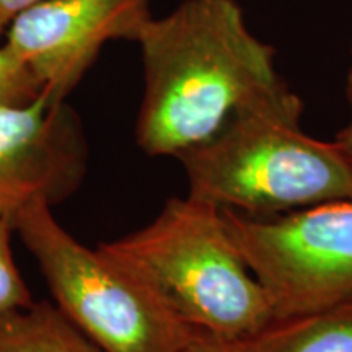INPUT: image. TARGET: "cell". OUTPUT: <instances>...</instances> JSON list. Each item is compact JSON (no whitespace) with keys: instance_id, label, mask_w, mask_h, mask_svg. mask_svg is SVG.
<instances>
[{"instance_id":"52a82bcc","label":"cell","mask_w":352,"mask_h":352,"mask_svg":"<svg viewBox=\"0 0 352 352\" xmlns=\"http://www.w3.org/2000/svg\"><path fill=\"white\" fill-rule=\"evenodd\" d=\"M77 118L47 91L32 103L0 107V215L26 202L63 199L82 170Z\"/></svg>"},{"instance_id":"5b68a950","label":"cell","mask_w":352,"mask_h":352,"mask_svg":"<svg viewBox=\"0 0 352 352\" xmlns=\"http://www.w3.org/2000/svg\"><path fill=\"white\" fill-rule=\"evenodd\" d=\"M222 214L276 320L352 298V197L287 214Z\"/></svg>"},{"instance_id":"277c9868","label":"cell","mask_w":352,"mask_h":352,"mask_svg":"<svg viewBox=\"0 0 352 352\" xmlns=\"http://www.w3.org/2000/svg\"><path fill=\"white\" fill-rule=\"evenodd\" d=\"M13 230L39 264L67 318L103 352H182L195 328L126 264L74 239L44 199L26 202Z\"/></svg>"},{"instance_id":"30bf717a","label":"cell","mask_w":352,"mask_h":352,"mask_svg":"<svg viewBox=\"0 0 352 352\" xmlns=\"http://www.w3.org/2000/svg\"><path fill=\"white\" fill-rule=\"evenodd\" d=\"M44 90L36 74L6 44L0 46V107L32 103Z\"/></svg>"},{"instance_id":"7c38bea8","label":"cell","mask_w":352,"mask_h":352,"mask_svg":"<svg viewBox=\"0 0 352 352\" xmlns=\"http://www.w3.org/2000/svg\"><path fill=\"white\" fill-rule=\"evenodd\" d=\"M182 352H236L233 342L223 338L215 336L209 331L196 329L189 338L188 344L184 346Z\"/></svg>"},{"instance_id":"3957f363","label":"cell","mask_w":352,"mask_h":352,"mask_svg":"<svg viewBox=\"0 0 352 352\" xmlns=\"http://www.w3.org/2000/svg\"><path fill=\"white\" fill-rule=\"evenodd\" d=\"M100 248L138 272L191 328L239 341L276 320L222 209L209 202L171 197L147 227Z\"/></svg>"},{"instance_id":"4fadbf2b","label":"cell","mask_w":352,"mask_h":352,"mask_svg":"<svg viewBox=\"0 0 352 352\" xmlns=\"http://www.w3.org/2000/svg\"><path fill=\"white\" fill-rule=\"evenodd\" d=\"M38 2H41V0H0V38L6 34L7 26L21 10Z\"/></svg>"},{"instance_id":"7a4b0ae2","label":"cell","mask_w":352,"mask_h":352,"mask_svg":"<svg viewBox=\"0 0 352 352\" xmlns=\"http://www.w3.org/2000/svg\"><path fill=\"white\" fill-rule=\"evenodd\" d=\"M302 109L285 83L235 109L210 138L176 157L189 196L253 215L352 197V165L336 142L302 131Z\"/></svg>"},{"instance_id":"9c48e42d","label":"cell","mask_w":352,"mask_h":352,"mask_svg":"<svg viewBox=\"0 0 352 352\" xmlns=\"http://www.w3.org/2000/svg\"><path fill=\"white\" fill-rule=\"evenodd\" d=\"M0 352H103L47 302L0 314Z\"/></svg>"},{"instance_id":"5bb4252c","label":"cell","mask_w":352,"mask_h":352,"mask_svg":"<svg viewBox=\"0 0 352 352\" xmlns=\"http://www.w3.org/2000/svg\"><path fill=\"white\" fill-rule=\"evenodd\" d=\"M346 95H347V101H349L351 118H349V122H347V124L338 132L336 140H334V142L340 145L341 151L344 152L347 160H349V164L352 165V67L349 70V76H347Z\"/></svg>"},{"instance_id":"8992f818","label":"cell","mask_w":352,"mask_h":352,"mask_svg":"<svg viewBox=\"0 0 352 352\" xmlns=\"http://www.w3.org/2000/svg\"><path fill=\"white\" fill-rule=\"evenodd\" d=\"M152 19L148 0H41L7 26L6 46L64 101L113 39L138 41Z\"/></svg>"},{"instance_id":"ba28073f","label":"cell","mask_w":352,"mask_h":352,"mask_svg":"<svg viewBox=\"0 0 352 352\" xmlns=\"http://www.w3.org/2000/svg\"><path fill=\"white\" fill-rule=\"evenodd\" d=\"M236 352H352V298L311 314L274 320Z\"/></svg>"},{"instance_id":"6da1fadb","label":"cell","mask_w":352,"mask_h":352,"mask_svg":"<svg viewBox=\"0 0 352 352\" xmlns=\"http://www.w3.org/2000/svg\"><path fill=\"white\" fill-rule=\"evenodd\" d=\"M138 144L173 155L210 138L230 114L279 87L274 50L246 26L236 0H184L144 25Z\"/></svg>"},{"instance_id":"8fae6325","label":"cell","mask_w":352,"mask_h":352,"mask_svg":"<svg viewBox=\"0 0 352 352\" xmlns=\"http://www.w3.org/2000/svg\"><path fill=\"white\" fill-rule=\"evenodd\" d=\"M12 219L0 215V314L33 305V297L21 279L10 248Z\"/></svg>"}]
</instances>
